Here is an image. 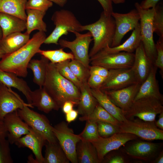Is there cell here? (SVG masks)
Segmentation results:
<instances>
[{
  "label": "cell",
  "instance_id": "cell-1",
  "mask_svg": "<svg viewBox=\"0 0 163 163\" xmlns=\"http://www.w3.org/2000/svg\"><path fill=\"white\" fill-rule=\"evenodd\" d=\"M44 32L38 31L23 46L12 53L5 55L0 60V69L26 77L27 66L33 57L40 49L46 38Z\"/></svg>",
  "mask_w": 163,
  "mask_h": 163
},
{
  "label": "cell",
  "instance_id": "cell-2",
  "mask_svg": "<svg viewBox=\"0 0 163 163\" xmlns=\"http://www.w3.org/2000/svg\"><path fill=\"white\" fill-rule=\"evenodd\" d=\"M43 87L60 108L67 101L72 102L75 105L78 104L80 90L59 73L55 64H48Z\"/></svg>",
  "mask_w": 163,
  "mask_h": 163
},
{
  "label": "cell",
  "instance_id": "cell-3",
  "mask_svg": "<svg viewBox=\"0 0 163 163\" xmlns=\"http://www.w3.org/2000/svg\"><path fill=\"white\" fill-rule=\"evenodd\" d=\"M80 32L88 30L91 34L94 44L89 54L91 57L107 46L112 44L115 31V24L112 16H106L102 12L99 19L88 24L82 25Z\"/></svg>",
  "mask_w": 163,
  "mask_h": 163
},
{
  "label": "cell",
  "instance_id": "cell-4",
  "mask_svg": "<svg viewBox=\"0 0 163 163\" xmlns=\"http://www.w3.org/2000/svg\"><path fill=\"white\" fill-rule=\"evenodd\" d=\"M51 20L55 27L52 33L46 37L44 42L46 44L58 45V41L62 36L67 35L72 31L80 32L82 25L74 14L71 11L61 9L55 11Z\"/></svg>",
  "mask_w": 163,
  "mask_h": 163
},
{
  "label": "cell",
  "instance_id": "cell-5",
  "mask_svg": "<svg viewBox=\"0 0 163 163\" xmlns=\"http://www.w3.org/2000/svg\"><path fill=\"white\" fill-rule=\"evenodd\" d=\"M135 7L140 15V33L142 43L145 53L153 65L156 57V50L153 39L152 20L155 8L143 9L140 4L136 2Z\"/></svg>",
  "mask_w": 163,
  "mask_h": 163
},
{
  "label": "cell",
  "instance_id": "cell-6",
  "mask_svg": "<svg viewBox=\"0 0 163 163\" xmlns=\"http://www.w3.org/2000/svg\"><path fill=\"white\" fill-rule=\"evenodd\" d=\"M163 102L153 97L141 98L133 102L130 108L123 111L126 118L128 120L136 117L142 120L155 121L156 115L163 112Z\"/></svg>",
  "mask_w": 163,
  "mask_h": 163
},
{
  "label": "cell",
  "instance_id": "cell-7",
  "mask_svg": "<svg viewBox=\"0 0 163 163\" xmlns=\"http://www.w3.org/2000/svg\"><path fill=\"white\" fill-rule=\"evenodd\" d=\"M155 121H145L139 119H126L118 126L119 133L133 134L146 140H163V130L156 125Z\"/></svg>",
  "mask_w": 163,
  "mask_h": 163
},
{
  "label": "cell",
  "instance_id": "cell-8",
  "mask_svg": "<svg viewBox=\"0 0 163 163\" xmlns=\"http://www.w3.org/2000/svg\"><path fill=\"white\" fill-rule=\"evenodd\" d=\"M18 115L30 128L40 134L49 142H57L52 126L44 115L32 110L27 106L18 110Z\"/></svg>",
  "mask_w": 163,
  "mask_h": 163
},
{
  "label": "cell",
  "instance_id": "cell-9",
  "mask_svg": "<svg viewBox=\"0 0 163 163\" xmlns=\"http://www.w3.org/2000/svg\"><path fill=\"white\" fill-rule=\"evenodd\" d=\"M134 53L125 52L114 53H106L102 50L90 58L91 65H98L109 70L131 68L134 59Z\"/></svg>",
  "mask_w": 163,
  "mask_h": 163
},
{
  "label": "cell",
  "instance_id": "cell-10",
  "mask_svg": "<svg viewBox=\"0 0 163 163\" xmlns=\"http://www.w3.org/2000/svg\"><path fill=\"white\" fill-rule=\"evenodd\" d=\"M52 131L70 162L78 163L76 148L82 139L79 135L74 134L67 123L62 121L53 126Z\"/></svg>",
  "mask_w": 163,
  "mask_h": 163
},
{
  "label": "cell",
  "instance_id": "cell-11",
  "mask_svg": "<svg viewBox=\"0 0 163 163\" xmlns=\"http://www.w3.org/2000/svg\"><path fill=\"white\" fill-rule=\"evenodd\" d=\"M71 32L75 36L74 40L69 41L64 39H59V44L62 48L69 49L74 56V59L89 69L90 58L89 48L93 40L91 34L89 31L84 34H81L76 31H72Z\"/></svg>",
  "mask_w": 163,
  "mask_h": 163
},
{
  "label": "cell",
  "instance_id": "cell-12",
  "mask_svg": "<svg viewBox=\"0 0 163 163\" xmlns=\"http://www.w3.org/2000/svg\"><path fill=\"white\" fill-rule=\"evenodd\" d=\"M111 16L115 24V31L110 47H114L121 44L124 36L129 31L133 30L139 23L140 17L136 9L126 13H120L113 12Z\"/></svg>",
  "mask_w": 163,
  "mask_h": 163
},
{
  "label": "cell",
  "instance_id": "cell-13",
  "mask_svg": "<svg viewBox=\"0 0 163 163\" xmlns=\"http://www.w3.org/2000/svg\"><path fill=\"white\" fill-rule=\"evenodd\" d=\"M137 138L132 134L118 132L107 137L100 136L97 139L90 142L95 148L101 163L109 152L119 149L127 142L136 139Z\"/></svg>",
  "mask_w": 163,
  "mask_h": 163
},
{
  "label": "cell",
  "instance_id": "cell-14",
  "mask_svg": "<svg viewBox=\"0 0 163 163\" xmlns=\"http://www.w3.org/2000/svg\"><path fill=\"white\" fill-rule=\"evenodd\" d=\"M136 83L138 82L131 68L110 69L100 89L103 91L116 90Z\"/></svg>",
  "mask_w": 163,
  "mask_h": 163
},
{
  "label": "cell",
  "instance_id": "cell-15",
  "mask_svg": "<svg viewBox=\"0 0 163 163\" xmlns=\"http://www.w3.org/2000/svg\"><path fill=\"white\" fill-rule=\"evenodd\" d=\"M34 107L31 104L25 103L16 92L0 82V120L3 121L8 114L24 106Z\"/></svg>",
  "mask_w": 163,
  "mask_h": 163
},
{
  "label": "cell",
  "instance_id": "cell-16",
  "mask_svg": "<svg viewBox=\"0 0 163 163\" xmlns=\"http://www.w3.org/2000/svg\"><path fill=\"white\" fill-rule=\"evenodd\" d=\"M140 85L136 83L120 89L103 91L114 104L125 111L132 104Z\"/></svg>",
  "mask_w": 163,
  "mask_h": 163
},
{
  "label": "cell",
  "instance_id": "cell-17",
  "mask_svg": "<svg viewBox=\"0 0 163 163\" xmlns=\"http://www.w3.org/2000/svg\"><path fill=\"white\" fill-rule=\"evenodd\" d=\"M7 132V139L13 144L22 135L29 133L30 127L20 118L18 110L7 114L3 120Z\"/></svg>",
  "mask_w": 163,
  "mask_h": 163
},
{
  "label": "cell",
  "instance_id": "cell-18",
  "mask_svg": "<svg viewBox=\"0 0 163 163\" xmlns=\"http://www.w3.org/2000/svg\"><path fill=\"white\" fill-rule=\"evenodd\" d=\"M46 142L43 136L30 127L29 133L20 138L14 144L19 148L29 149L34 155L37 163H43L42 149Z\"/></svg>",
  "mask_w": 163,
  "mask_h": 163
},
{
  "label": "cell",
  "instance_id": "cell-19",
  "mask_svg": "<svg viewBox=\"0 0 163 163\" xmlns=\"http://www.w3.org/2000/svg\"><path fill=\"white\" fill-rule=\"evenodd\" d=\"M159 145L150 142L137 141L123 150L130 157L144 161H149L157 154L159 149Z\"/></svg>",
  "mask_w": 163,
  "mask_h": 163
},
{
  "label": "cell",
  "instance_id": "cell-20",
  "mask_svg": "<svg viewBox=\"0 0 163 163\" xmlns=\"http://www.w3.org/2000/svg\"><path fill=\"white\" fill-rule=\"evenodd\" d=\"M135 51L131 69L137 82L141 84L147 77L153 65L146 55L141 42Z\"/></svg>",
  "mask_w": 163,
  "mask_h": 163
},
{
  "label": "cell",
  "instance_id": "cell-21",
  "mask_svg": "<svg viewBox=\"0 0 163 163\" xmlns=\"http://www.w3.org/2000/svg\"><path fill=\"white\" fill-rule=\"evenodd\" d=\"M158 68L153 65L146 79L141 84L134 101L144 97H150L156 98L162 102L163 95L160 91L159 85L156 79Z\"/></svg>",
  "mask_w": 163,
  "mask_h": 163
},
{
  "label": "cell",
  "instance_id": "cell-22",
  "mask_svg": "<svg viewBox=\"0 0 163 163\" xmlns=\"http://www.w3.org/2000/svg\"><path fill=\"white\" fill-rule=\"evenodd\" d=\"M30 97L32 105L46 113H48L53 110H58L60 108L43 87L32 91Z\"/></svg>",
  "mask_w": 163,
  "mask_h": 163
},
{
  "label": "cell",
  "instance_id": "cell-23",
  "mask_svg": "<svg viewBox=\"0 0 163 163\" xmlns=\"http://www.w3.org/2000/svg\"><path fill=\"white\" fill-rule=\"evenodd\" d=\"M30 34L16 32L2 38L0 40V51L4 54H9L18 50L30 39Z\"/></svg>",
  "mask_w": 163,
  "mask_h": 163
},
{
  "label": "cell",
  "instance_id": "cell-24",
  "mask_svg": "<svg viewBox=\"0 0 163 163\" xmlns=\"http://www.w3.org/2000/svg\"><path fill=\"white\" fill-rule=\"evenodd\" d=\"M18 76L13 73L0 69V82L8 87L15 88L21 92L26 97L28 103L31 104L30 94L32 91L27 82Z\"/></svg>",
  "mask_w": 163,
  "mask_h": 163
},
{
  "label": "cell",
  "instance_id": "cell-25",
  "mask_svg": "<svg viewBox=\"0 0 163 163\" xmlns=\"http://www.w3.org/2000/svg\"><path fill=\"white\" fill-rule=\"evenodd\" d=\"M80 90L81 95L77 110L82 116H87L93 112L98 103L92 95L87 82L82 83Z\"/></svg>",
  "mask_w": 163,
  "mask_h": 163
},
{
  "label": "cell",
  "instance_id": "cell-26",
  "mask_svg": "<svg viewBox=\"0 0 163 163\" xmlns=\"http://www.w3.org/2000/svg\"><path fill=\"white\" fill-rule=\"evenodd\" d=\"M91 90L98 103L118 121L121 122L127 119L124 115L123 110L114 104L104 91L99 88H91Z\"/></svg>",
  "mask_w": 163,
  "mask_h": 163
},
{
  "label": "cell",
  "instance_id": "cell-27",
  "mask_svg": "<svg viewBox=\"0 0 163 163\" xmlns=\"http://www.w3.org/2000/svg\"><path fill=\"white\" fill-rule=\"evenodd\" d=\"M0 27L3 38L11 33L24 31L26 29V21L17 17L0 12Z\"/></svg>",
  "mask_w": 163,
  "mask_h": 163
},
{
  "label": "cell",
  "instance_id": "cell-28",
  "mask_svg": "<svg viewBox=\"0 0 163 163\" xmlns=\"http://www.w3.org/2000/svg\"><path fill=\"white\" fill-rule=\"evenodd\" d=\"M141 42L139 23L133 30L130 37L122 44L114 47H110L107 45L102 50L109 53L121 52L133 53L139 46Z\"/></svg>",
  "mask_w": 163,
  "mask_h": 163
},
{
  "label": "cell",
  "instance_id": "cell-29",
  "mask_svg": "<svg viewBox=\"0 0 163 163\" xmlns=\"http://www.w3.org/2000/svg\"><path fill=\"white\" fill-rule=\"evenodd\" d=\"M76 151L78 163H100L96 149L89 141L81 139L77 145Z\"/></svg>",
  "mask_w": 163,
  "mask_h": 163
},
{
  "label": "cell",
  "instance_id": "cell-30",
  "mask_svg": "<svg viewBox=\"0 0 163 163\" xmlns=\"http://www.w3.org/2000/svg\"><path fill=\"white\" fill-rule=\"evenodd\" d=\"M43 163H69L70 162L59 142H46Z\"/></svg>",
  "mask_w": 163,
  "mask_h": 163
},
{
  "label": "cell",
  "instance_id": "cell-31",
  "mask_svg": "<svg viewBox=\"0 0 163 163\" xmlns=\"http://www.w3.org/2000/svg\"><path fill=\"white\" fill-rule=\"evenodd\" d=\"M27 0H0V12L12 15L26 21L25 5Z\"/></svg>",
  "mask_w": 163,
  "mask_h": 163
},
{
  "label": "cell",
  "instance_id": "cell-32",
  "mask_svg": "<svg viewBox=\"0 0 163 163\" xmlns=\"http://www.w3.org/2000/svg\"><path fill=\"white\" fill-rule=\"evenodd\" d=\"M27 18L26 20V32L29 34L35 30L46 32L47 27L43 18L46 12L38 10L28 9L26 10Z\"/></svg>",
  "mask_w": 163,
  "mask_h": 163
},
{
  "label": "cell",
  "instance_id": "cell-33",
  "mask_svg": "<svg viewBox=\"0 0 163 163\" xmlns=\"http://www.w3.org/2000/svg\"><path fill=\"white\" fill-rule=\"evenodd\" d=\"M49 62L48 59L42 56L40 59H31L28 64L27 68L31 69L33 73V82L39 87L43 85Z\"/></svg>",
  "mask_w": 163,
  "mask_h": 163
},
{
  "label": "cell",
  "instance_id": "cell-34",
  "mask_svg": "<svg viewBox=\"0 0 163 163\" xmlns=\"http://www.w3.org/2000/svg\"><path fill=\"white\" fill-rule=\"evenodd\" d=\"M81 121L89 120L97 122H107L118 126L120 122L102 107L98 103L93 112L89 115L79 118Z\"/></svg>",
  "mask_w": 163,
  "mask_h": 163
},
{
  "label": "cell",
  "instance_id": "cell-35",
  "mask_svg": "<svg viewBox=\"0 0 163 163\" xmlns=\"http://www.w3.org/2000/svg\"><path fill=\"white\" fill-rule=\"evenodd\" d=\"M63 48L53 50H44L40 49L38 53L48 59L50 62L57 63L67 60L74 59V56L72 53H67L63 50Z\"/></svg>",
  "mask_w": 163,
  "mask_h": 163
},
{
  "label": "cell",
  "instance_id": "cell-36",
  "mask_svg": "<svg viewBox=\"0 0 163 163\" xmlns=\"http://www.w3.org/2000/svg\"><path fill=\"white\" fill-rule=\"evenodd\" d=\"M69 66L75 75L82 83L87 82L90 75L89 69L75 59L71 60Z\"/></svg>",
  "mask_w": 163,
  "mask_h": 163
},
{
  "label": "cell",
  "instance_id": "cell-37",
  "mask_svg": "<svg viewBox=\"0 0 163 163\" xmlns=\"http://www.w3.org/2000/svg\"><path fill=\"white\" fill-rule=\"evenodd\" d=\"M71 60L55 64L59 73L63 77L73 83L79 89L82 83L75 77L69 66Z\"/></svg>",
  "mask_w": 163,
  "mask_h": 163
},
{
  "label": "cell",
  "instance_id": "cell-38",
  "mask_svg": "<svg viewBox=\"0 0 163 163\" xmlns=\"http://www.w3.org/2000/svg\"><path fill=\"white\" fill-rule=\"evenodd\" d=\"M152 20L153 32L163 39V9L161 4L158 3L155 8Z\"/></svg>",
  "mask_w": 163,
  "mask_h": 163
},
{
  "label": "cell",
  "instance_id": "cell-39",
  "mask_svg": "<svg viewBox=\"0 0 163 163\" xmlns=\"http://www.w3.org/2000/svg\"><path fill=\"white\" fill-rule=\"evenodd\" d=\"M86 121L83 130L79 134L82 139L90 142L97 139L100 136L98 131L97 122L89 120Z\"/></svg>",
  "mask_w": 163,
  "mask_h": 163
},
{
  "label": "cell",
  "instance_id": "cell-40",
  "mask_svg": "<svg viewBox=\"0 0 163 163\" xmlns=\"http://www.w3.org/2000/svg\"><path fill=\"white\" fill-rule=\"evenodd\" d=\"M6 137L0 138V163H13L9 147L10 143Z\"/></svg>",
  "mask_w": 163,
  "mask_h": 163
},
{
  "label": "cell",
  "instance_id": "cell-41",
  "mask_svg": "<svg viewBox=\"0 0 163 163\" xmlns=\"http://www.w3.org/2000/svg\"><path fill=\"white\" fill-rule=\"evenodd\" d=\"M53 5V2L49 0H27L25 8L26 10L30 9L46 12Z\"/></svg>",
  "mask_w": 163,
  "mask_h": 163
},
{
  "label": "cell",
  "instance_id": "cell-42",
  "mask_svg": "<svg viewBox=\"0 0 163 163\" xmlns=\"http://www.w3.org/2000/svg\"><path fill=\"white\" fill-rule=\"evenodd\" d=\"M97 122L99 134L102 137H108L119 132L118 127L111 123L102 121Z\"/></svg>",
  "mask_w": 163,
  "mask_h": 163
},
{
  "label": "cell",
  "instance_id": "cell-43",
  "mask_svg": "<svg viewBox=\"0 0 163 163\" xmlns=\"http://www.w3.org/2000/svg\"><path fill=\"white\" fill-rule=\"evenodd\" d=\"M156 57L153 65L160 69V73L163 78V39L159 38L155 44Z\"/></svg>",
  "mask_w": 163,
  "mask_h": 163
},
{
  "label": "cell",
  "instance_id": "cell-44",
  "mask_svg": "<svg viewBox=\"0 0 163 163\" xmlns=\"http://www.w3.org/2000/svg\"><path fill=\"white\" fill-rule=\"evenodd\" d=\"M106 78L97 75L91 74L88 80L87 83L91 88H99Z\"/></svg>",
  "mask_w": 163,
  "mask_h": 163
},
{
  "label": "cell",
  "instance_id": "cell-45",
  "mask_svg": "<svg viewBox=\"0 0 163 163\" xmlns=\"http://www.w3.org/2000/svg\"><path fill=\"white\" fill-rule=\"evenodd\" d=\"M90 74H94L107 78L108 75L109 70L106 68L98 65H91L89 68Z\"/></svg>",
  "mask_w": 163,
  "mask_h": 163
},
{
  "label": "cell",
  "instance_id": "cell-46",
  "mask_svg": "<svg viewBox=\"0 0 163 163\" xmlns=\"http://www.w3.org/2000/svg\"><path fill=\"white\" fill-rule=\"evenodd\" d=\"M102 7L103 12L106 16H111L113 11L112 0H97Z\"/></svg>",
  "mask_w": 163,
  "mask_h": 163
},
{
  "label": "cell",
  "instance_id": "cell-47",
  "mask_svg": "<svg viewBox=\"0 0 163 163\" xmlns=\"http://www.w3.org/2000/svg\"><path fill=\"white\" fill-rule=\"evenodd\" d=\"M160 0H144L140 4L142 8L147 9L155 8Z\"/></svg>",
  "mask_w": 163,
  "mask_h": 163
},
{
  "label": "cell",
  "instance_id": "cell-48",
  "mask_svg": "<svg viewBox=\"0 0 163 163\" xmlns=\"http://www.w3.org/2000/svg\"><path fill=\"white\" fill-rule=\"evenodd\" d=\"M106 162L109 163H124L126 161L124 158L120 155H118L112 156L108 158Z\"/></svg>",
  "mask_w": 163,
  "mask_h": 163
},
{
  "label": "cell",
  "instance_id": "cell-49",
  "mask_svg": "<svg viewBox=\"0 0 163 163\" xmlns=\"http://www.w3.org/2000/svg\"><path fill=\"white\" fill-rule=\"evenodd\" d=\"M78 112L77 110L73 109L66 114V120L68 123L74 121L77 118Z\"/></svg>",
  "mask_w": 163,
  "mask_h": 163
},
{
  "label": "cell",
  "instance_id": "cell-50",
  "mask_svg": "<svg viewBox=\"0 0 163 163\" xmlns=\"http://www.w3.org/2000/svg\"><path fill=\"white\" fill-rule=\"evenodd\" d=\"M74 105V104L71 101H66L62 107L63 112L66 114L73 109Z\"/></svg>",
  "mask_w": 163,
  "mask_h": 163
},
{
  "label": "cell",
  "instance_id": "cell-51",
  "mask_svg": "<svg viewBox=\"0 0 163 163\" xmlns=\"http://www.w3.org/2000/svg\"><path fill=\"white\" fill-rule=\"evenodd\" d=\"M8 134L7 130L3 121L0 120V138L6 137Z\"/></svg>",
  "mask_w": 163,
  "mask_h": 163
},
{
  "label": "cell",
  "instance_id": "cell-52",
  "mask_svg": "<svg viewBox=\"0 0 163 163\" xmlns=\"http://www.w3.org/2000/svg\"><path fill=\"white\" fill-rule=\"evenodd\" d=\"M158 119L155 123L156 126L159 129H163V112L160 113Z\"/></svg>",
  "mask_w": 163,
  "mask_h": 163
},
{
  "label": "cell",
  "instance_id": "cell-53",
  "mask_svg": "<svg viewBox=\"0 0 163 163\" xmlns=\"http://www.w3.org/2000/svg\"><path fill=\"white\" fill-rule=\"evenodd\" d=\"M52 2H54L59 6L62 7L66 3L67 0H49Z\"/></svg>",
  "mask_w": 163,
  "mask_h": 163
},
{
  "label": "cell",
  "instance_id": "cell-54",
  "mask_svg": "<svg viewBox=\"0 0 163 163\" xmlns=\"http://www.w3.org/2000/svg\"><path fill=\"white\" fill-rule=\"evenodd\" d=\"M153 162H152L155 163H163V152L162 151L160 152L158 157Z\"/></svg>",
  "mask_w": 163,
  "mask_h": 163
},
{
  "label": "cell",
  "instance_id": "cell-55",
  "mask_svg": "<svg viewBox=\"0 0 163 163\" xmlns=\"http://www.w3.org/2000/svg\"><path fill=\"white\" fill-rule=\"evenodd\" d=\"M28 163H37V162L36 159H34L32 157V155H30L28 158Z\"/></svg>",
  "mask_w": 163,
  "mask_h": 163
},
{
  "label": "cell",
  "instance_id": "cell-56",
  "mask_svg": "<svg viewBox=\"0 0 163 163\" xmlns=\"http://www.w3.org/2000/svg\"><path fill=\"white\" fill-rule=\"evenodd\" d=\"M126 0H112L113 2L116 4L123 3Z\"/></svg>",
  "mask_w": 163,
  "mask_h": 163
},
{
  "label": "cell",
  "instance_id": "cell-57",
  "mask_svg": "<svg viewBox=\"0 0 163 163\" xmlns=\"http://www.w3.org/2000/svg\"><path fill=\"white\" fill-rule=\"evenodd\" d=\"M3 37V33L2 30L0 27V40L2 39Z\"/></svg>",
  "mask_w": 163,
  "mask_h": 163
},
{
  "label": "cell",
  "instance_id": "cell-58",
  "mask_svg": "<svg viewBox=\"0 0 163 163\" xmlns=\"http://www.w3.org/2000/svg\"><path fill=\"white\" fill-rule=\"evenodd\" d=\"M4 55V54L0 51V59H1Z\"/></svg>",
  "mask_w": 163,
  "mask_h": 163
}]
</instances>
